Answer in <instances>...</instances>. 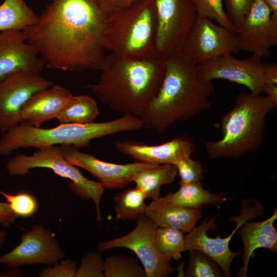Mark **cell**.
I'll return each mask as SVG.
<instances>
[{
    "label": "cell",
    "instance_id": "cell-1",
    "mask_svg": "<svg viewBox=\"0 0 277 277\" xmlns=\"http://www.w3.org/2000/svg\"><path fill=\"white\" fill-rule=\"evenodd\" d=\"M106 15L94 0H52L23 30L48 68L101 70L107 56L102 42Z\"/></svg>",
    "mask_w": 277,
    "mask_h": 277
},
{
    "label": "cell",
    "instance_id": "cell-2",
    "mask_svg": "<svg viewBox=\"0 0 277 277\" xmlns=\"http://www.w3.org/2000/svg\"><path fill=\"white\" fill-rule=\"evenodd\" d=\"M212 82L202 83L195 65L182 52L166 60L160 89L140 117L143 127L162 133L176 121H185L209 110Z\"/></svg>",
    "mask_w": 277,
    "mask_h": 277
},
{
    "label": "cell",
    "instance_id": "cell-3",
    "mask_svg": "<svg viewBox=\"0 0 277 277\" xmlns=\"http://www.w3.org/2000/svg\"><path fill=\"white\" fill-rule=\"evenodd\" d=\"M166 60L135 61L107 55L98 82L84 87L111 110L140 117L157 94L165 74Z\"/></svg>",
    "mask_w": 277,
    "mask_h": 277
},
{
    "label": "cell",
    "instance_id": "cell-4",
    "mask_svg": "<svg viewBox=\"0 0 277 277\" xmlns=\"http://www.w3.org/2000/svg\"><path fill=\"white\" fill-rule=\"evenodd\" d=\"M275 108L266 96L241 92L233 108L221 117V138L205 142L208 157L238 159L258 151L264 139L267 116Z\"/></svg>",
    "mask_w": 277,
    "mask_h": 277
},
{
    "label": "cell",
    "instance_id": "cell-5",
    "mask_svg": "<svg viewBox=\"0 0 277 277\" xmlns=\"http://www.w3.org/2000/svg\"><path fill=\"white\" fill-rule=\"evenodd\" d=\"M142 128L141 118L129 115L108 122L61 124L51 128L20 124L0 137V155L8 156L19 148L41 149L59 145H73L78 149L88 148L93 139Z\"/></svg>",
    "mask_w": 277,
    "mask_h": 277
},
{
    "label": "cell",
    "instance_id": "cell-6",
    "mask_svg": "<svg viewBox=\"0 0 277 277\" xmlns=\"http://www.w3.org/2000/svg\"><path fill=\"white\" fill-rule=\"evenodd\" d=\"M156 16L154 0H135L106 15L102 35L106 51L135 61L156 57Z\"/></svg>",
    "mask_w": 277,
    "mask_h": 277
},
{
    "label": "cell",
    "instance_id": "cell-7",
    "mask_svg": "<svg viewBox=\"0 0 277 277\" xmlns=\"http://www.w3.org/2000/svg\"><path fill=\"white\" fill-rule=\"evenodd\" d=\"M46 168L56 174L68 179L71 182L69 187L76 195L84 200L91 199L95 206L97 221L102 223L100 202L106 189L99 181L86 177L77 167L70 164L64 157L60 146L38 149L31 155L19 154L6 164V169L11 176H24L30 169Z\"/></svg>",
    "mask_w": 277,
    "mask_h": 277
},
{
    "label": "cell",
    "instance_id": "cell-8",
    "mask_svg": "<svg viewBox=\"0 0 277 277\" xmlns=\"http://www.w3.org/2000/svg\"><path fill=\"white\" fill-rule=\"evenodd\" d=\"M263 210L262 204L255 199L242 201L239 214L230 217L228 220L236 224L235 228L230 234L224 238H221L219 235L215 238L209 237L207 232L215 230L218 224L215 217L204 219L199 226H195L185 236V251L197 250L204 252L219 265L225 276H231V264L242 251H231L229 248V242L242 224L261 215Z\"/></svg>",
    "mask_w": 277,
    "mask_h": 277
},
{
    "label": "cell",
    "instance_id": "cell-9",
    "mask_svg": "<svg viewBox=\"0 0 277 277\" xmlns=\"http://www.w3.org/2000/svg\"><path fill=\"white\" fill-rule=\"evenodd\" d=\"M157 58L166 60L182 52L187 35L196 17L192 0H154Z\"/></svg>",
    "mask_w": 277,
    "mask_h": 277
},
{
    "label": "cell",
    "instance_id": "cell-10",
    "mask_svg": "<svg viewBox=\"0 0 277 277\" xmlns=\"http://www.w3.org/2000/svg\"><path fill=\"white\" fill-rule=\"evenodd\" d=\"M136 221V226L130 232L99 243L98 250L104 252L116 247L127 248L133 251L139 259L146 271V277L168 276L174 269L156 244L154 233L158 226L146 214Z\"/></svg>",
    "mask_w": 277,
    "mask_h": 277
},
{
    "label": "cell",
    "instance_id": "cell-11",
    "mask_svg": "<svg viewBox=\"0 0 277 277\" xmlns=\"http://www.w3.org/2000/svg\"><path fill=\"white\" fill-rule=\"evenodd\" d=\"M195 70L202 83L224 79L245 86L253 94L264 93V62L254 53L244 59L225 54L197 64Z\"/></svg>",
    "mask_w": 277,
    "mask_h": 277
},
{
    "label": "cell",
    "instance_id": "cell-12",
    "mask_svg": "<svg viewBox=\"0 0 277 277\" xmlns=\"http://www.w3.org/2000/svg\"><path fill=\"white\" fill-rule=\"evenodd\" d=\"M240 51L237 32L197 17L184 43L182 53L194 65Z\"/></svg>",
    "mask_w": 277,
    "mask_h": 277
},
{
    "label": "cell",
    "instance_id": "cell-13",
    "mask_svg": "<svg viewBox=\"0 0 277 277\" xmlns=\"http://www.w3.org/2000/svg\"><path fill=\"white\" fill-rule=\"evenodd\" d=\"M65 257L55 234L41 224L23 233L18 245L0 256V263L9 268L34 264L53 265Z\"/></svg>",
    "mask_w": 277,
    "mask_h": 277
},
{
    "label": "cell",
    "instance_id": "cell-14",
    "mask_svg": "<svg viewBox=\"0 0 277 277\" xmlns=\"http://www.w3.org/2000/svg\"><path fill=\"white\" fill-rule=\"evenodd\" d=\"M54 83L40 74L17 71L0 82V131L2 134L20 123L21 110L36 92Z\"/></svg>",
    "mask_w": 277,
    "mask_h": 277
},
{
    "label": "cell",
    "instance_id": "cell-15",
    "mask_svg": "<svg viewBox=\"0 0 277 277\" xmlns=\"http://www.w3.org/2000/svg\"><path fill=\"white\" fill-rule=\"evenodd\" d=\"M236 32L240 50L262 59L269 57L270 49L277 46V18L264 0L253 1Z\"/></svg>",
    "mask_w": 277,
    "mask_h": 277
},
{
    "label": "cell",
    "instance_id": "cell-16",
    "mask_svg": "<svg viewBox=\"0 0 277 277\" xmlns=\"http://www.w3.org/2000/svg\"><path fill=\"white\" fill-rule=\"evenodd\" d=\"M64 157L70 164L81 167L97 179L108 189L125 188L131 182L137 172L155 166L152 164L135 162L119 164L103 161L91 153H85L73 145H60Z\"/></svg>",
    "mask_w": 277,
    "mask_h": 277
},
{
    "label": "cell",
    "instance_id": "cell-17",
    "mask_svg": "<svg viewBox=\"0 0 277 277\" xmlns=\"http://www.w3.org/2000/svg\"><path fill=\"white\" fill-rule=\"evenodd\" d=\"M45 66L23 30L0 31V82L17 71L41 74Z\"/></svg>",
    "mask_w": 277,
    "mask_h": 277
},
{
    "label": "cell",
    "instance_id": "cell-18",
    "mask_svg": "<svg viewBox=\"0 0 277 277\" xmlns=\"http://www.w3.org/2000/svg\"><path fill=\"white\" fill-rule=\"evenodd\" d=\"M114 148L120 153L133 160L155 165L173 164L178 160L191 156L196 147L188 137L176 136L164 143L149 145L143 142L132 141H117Z\"/></svg>",
    "mask_w": 277,
    "mask_h": 277
},
{
    "label": "cell",
    "instance_id": "cell-19",
    "mask_svg": "<svg viewBox=\"0 0 277 277\" xmlns=\"http://www.w3.org/2000/svg\"><path fill=\"white\" fill-rule=\"evenodd\" d=\"M73 94L60 85L38 91L23 107L20 123L40 127L42 123L56 118Z\"/></svg>",
    "mask_w": 277,
    "mask_h": 277
},
{
    "label": "cell",
    "instance_id": "cell-20",
    "mask_svg": "<svg viewBox=\"0 0 277 277\" xmlns=\"http://www.w3.org/2000/svg\"><path fill=\"white\" fill-rule=\"evenodd\" d=\"M277 219V210L265 220L256 222L247 221L237 230L244 245L242 265L238 271L239 277H246L248 264L254 251L260 248L268 249L271 252L277 251V231L273 224Z\"/></svg>",
    "mask_w": 277,
    "mask_h": 277
},
{
    "label": "cell",
    "instance_id": "cell-21",
    "mask_svg": "<svg viewBox=\"0 0 277 277\" xmlns=\"http://www.w3.org/2000/svg\"><path fill=\"white\" fill-rule=\"evenodd\" d=\"M145 214L158 227H167L189 232L202 215L200 209L183 207L171 203L166 196L151 200Z\"/></svg>",
    "mask_w": 277,
    "mask_h": 277
},
{
    "label": "cell",
    "instance_id": "cell-22",
    "mask_svg": "<svg viewBox=\"0 0 277 277\" xmlns=\"http://www.w3.org/2000/svg\"><path fill=\"white\" fill-rule=\"evenodd\" d=\"M179 189L165 196L172 204L179 206L200 209L209 205L219 206L233 200L225 192L213 193L203 187L202 182L184 183L179 182Z\"/></svg>",
    "mask_w": 277,
    "mask_h": 277
},
{
    "label": "cell",
    "instance_id": "cell-23",
    "mask_svg": "<svg viewBox=\"0 0 277 277\" xmlns=\"http://www.w3.org/2000/svg\"><path fill=\"white\" fill-rule=\"evenodd\" d=\"M177 175L173 164H163L141 170L131 179L135 187L142 190L146 198L151 200L160 197L162 186L172 184Z\"/></svg>",
    "mask_w": 277,
    "mask_h": 277
},
{
    "label": "cell",
    "instance_id": "cell-24",
    "mask_svg": "<svg viewBox=\"0 0 277 277\" xmlns=\"http://www.w3.org/2000/svg\"><path fill=\"white\" fill-rule=\"evenodd\" d=\"M38 18L25 0H4L0 5V31L23 30L35 24Z\"/></svg>",
    "mask_w": 277,
    "mask_h": 277
},
{
    "label": "cell",
    "instance_id": "cell-25",
    "mask_svg": "<svg viewBox=\"0 0 277 277\" xmlns=\"http://www.w3.org/2000/svg\"><path fill=\"white\" fill-rule=\"evenodd\" d=\"M99 114L97 103L93 97L73 95L56 118L61 124H86L93 122Z\"/></svg>",
    "mask_w": 277,
    "mask_h": 277
},
{
    "label": "cell",
    "instance_id": "cell-26",
    "mask_svg": "<svg viewBox=\"0 0 277 277\" xmlns=\"http://www.w3.org/2000/svg\"><path fill=\"white\" fill-rule=\"evenodd\" d=\"M113 199L117 220H136L145 214L147 198L144 192L136 187L117 192Z\"/></svg>",
    "mask_w": 277,
    "mask_h": 277
},
{
    "label": "cell",
    "instance_id": "cell-27",
    "mask_svg": "<svg viewBox=\"0 0 277 277\" xmlns=\"http://www.w3.org/2000/svg\"><path fill=\"white\" fill-rule=\"evenodd\" d=\"M185 232L167 227H157L154 233V240L160 251L169 261L178 260L182 252L185 251Z\"/></svg>",
    "mask_w": 277,
    "mask_h": 277
},
{
    "label": "cell",
    "instance_id": "cell-28",
    "mask_svg": "<svg viewBox=\"0 0 277 277\" xmlns=\"http://www.w3.org/2000/svg\"><path fill=\"white\" fill-rule=\"evenodd\" d=\"M104 277H146L144 268L135 258L112 255L104 260Z\"/></svg>",
    "mask_w": 277,
    "mask_h": 277
},
{
    "label": "cell",
    "instance_id": "cell-29",
    "mask_svg": "<svg viewBox=\"0 0 277 277\" xmlns=\"http://www.w3.org/2000/svg\"><path fill=\"white\" fill-rule=\"evenodd\" d=\"M186 277H219L222 273L219 265L210 256L197 250H191Z\"/></svg>",
    "mask_w": 277,
    "mask_h": 277
},
{
    "label": "cell",
    "instance_id": "cell-30",
    "mask_svg": "<svg viewBox=\"0 0 277 277\" xmlns=\"http://www.w3.org/2000/svg\"><path fill=\"white\" fill-rule=\"evenodd\" d=\"M197 17L209 18L231 30L236 29L228 17L223 0H192Z\"/></svg>",
    "mask_w": 277,
    "mask_h": 277
},
{
    "label": "cell",
    "instance_id": "cell-31",
    "mask_svg": "<svg viewBox=\"0 0 277 277\" xmlns=\"http://www.w3.org/2000/svg\"><path fill=\"white\" fill-rule=\"evenodd\" d=\"M13 212L18 217H28L34 214L38 209L36 198L31 193L21 192L15 194L0 191Z\"/></svg>",
    "mask_w": 277,
    "mask_h": 277
},
{
    "label": "cell",
    "instance_id": "cell-32",
    "mask_svg": "<svg viewBox=\"0 0 277 277\" xmlns=\"http://www.w3.org/2000/svg\"><path fill=\"white\" fill-rule=\"evenodd\" d=\"M175 166L179 182L184 183L202 182L204 179L205 171L202 164L191 158V156L182 157L173 164Z\"/></svg>",
    "mask_w": 277,
    "mask_h": 277
},
{
    "label": "cell",
    "instance_id": "cell-33",
    "mask_svg": "<svg viewBox=\"0 0 277 277\" xmlns=\"http://www.w3.org/2000/svg\"><path fill=\"white\" fill-rule=\"evenodd\" d=\"M104 260L100 253L89 251L80 260L75 277H104Z\"/></svg>",
    "mask_w": 277,
    "mask_h": 277
},
{
    "label": "cell",
    "instance_id": "cell-34",
    "mask_svg": "<svg viewBox=\"0 0 277 277\" xmlns=\"http://www.w3.org/2000/svg\"><path fill=\"white\" fill-rule=\"evenodd\" d=\"M225 11L236 30L248 13L254 0H223Z\"/></svg>",
    "mask_w": 277,
    "mask_h": 277
},
{
    "label": "cell",
    "instance_id": "cell-35",
    "mask_svg": "<svg viewBox=\"0 0 277 277\" xmlns=\"http://www.w3.org/2000/svg\"><path fill=\"white\" fill-rule=\"evenodd\" d=\"M78 267L76 262L71 260H61L52 267L44 269L39 277H75Z\"/></svg>",
    "mask_w": 277,
    "mask_h": 277
},
{
    "label": "cell",
    "instance_id": "cell-36",
    "mask_svg": "<svg viewBox=\"0 0 277 277\" xmlns=\"http://www.w3.org/2000/svg\"><path fill=\"white\" fill-rule=\"evenodd\" d=\"M106 14L117 10L135 0H94Z\"/></svg>",
    "mask_w": 277,
    "mask_h": 277
},
{
    "label": "cell",
    "instance_id": "cell-37",
    "mask_svg": "<svg viewBox=\"0 0 277 277\" xmlns=\"http://www.w3.org/2000/svg\"><path fill=\"white\" fill-rule=\"evenodd\" d=\"M18 218L7 202H0V225L4 227H8L14 224Z\"/></svg>",
    "mask_w": 277,
    "mask_h": 277
},
{
    "label": "cell",
    "instance_id": "cell-38",
    "mask_svg": "<svg viewBox=\"0 0 277 277\" xmlns=\"http://www.w3.org/2000/svg\"><path fill=\"white\" fill-rule=\"evenodd\" d=\"M263 77L265 85H277V64L264 62Z\"/></svg>",
    "mask_w": 277,
    "mask_h": 277
},
{
    "label": "cell",
    "instance_id": "cell-39",
    "mask_svg": "<svg viewBox=\"0 0 277 277\" xmlns=\"http://www.w3.org/2000/svg\"><path fill=\"white\" fill-rule=\"evenodd\" d=\"M264 93L267 94L266 96L271 101L274 106L277 107V85L264 86Z\"/></svg>",
    "mask_w": 277,
    "mask_h": 277
},
{
    "label": "cell",
    "instance_id": "cell-40",
    "mask_svg": "<svg viewBox=\"0 0 277 277\" xmlns=\"http://www.w3.org/2000/svg\"><path fill=\"white\" fill-rule=\"evenodd\" d=\"M3 276H22V274L17 268H9V270L0 272V277Z\"/></svg>",
    "mask_w": 277,
    "mask_h": 277
},
{
    "label": "cell",
    "instance_id": "cell-41",
    "mask_svg": "<svg viewBox=\"0 0 277 277\" xmlns=\"http://www.w3.org/2000/svg\"><path fill=\"white\" fill-rule=\"evenodd\" d=\"M269 9L272 15L277 18V0H264Z\"/></svg>",
    "mask_w": 277,
    "mask_h": 277
},
{
    "label": "cell",
    "instance_id": "cell-42",
    "mask_svg": "<svg viewBox=\"0 0 277 277\" xmlns=\"http://www.w3.org/2000/svg\"><path fill=\"white\" fill-rule=\"evenodd\" d=\"M6 233L4 231L0 230V251L5 242Z\"/></svg>",
    "mask_w": 277,
    "mask_h": 277
}]
</instances>
